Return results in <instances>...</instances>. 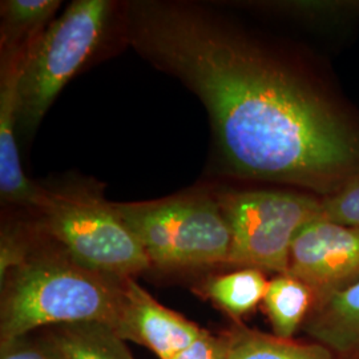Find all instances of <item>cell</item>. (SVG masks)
Returning <instances> with one entry per match:
<instances>
[{"label": "cell", "instance_id": "1", "mask_svg": "<svg viewBox=\"0 0 359 359\" xmlns=\"http://www.w3.org/2000/svg\"><path fill=\"white\" fill-rule=\"evenodd\" d=\"M123 36L204 104L240 177L333 194L359 175V133L292 67L200 6L132 1Z\"/></svg>", "mask_w": 359, "mask_h": 359}, {"label": "cell", "instance_id": "2", "mask_svg": "<svg viewBox=\"0 0 359 359\" xmlns=\"http://www.w3.org/2000/svg\"><path fill=\"white\" fill-rule=\"evenodd\" d=\"M51 244L31 245L25 258L0 276V342L68 323L99 322L115 329L126 278L87 269Z\"/></svg>", "mask_w": 359, "mask_h": 359}, {"label": "cell", "instance_id": "3", "mask_svg": "<svg viewBox=\"0 0 359 359\" xmlns=\"http://www.w3.org/2000/svg\"><path fill=\"white\" fill-rule=\"evenodd\" d=\"M32 212L36 229L87 269L133 278L152 268L139 238L116 210L88 188L47 189Z\"/></svg>", "mask_w": 359, "mask_h": 359}, {"label": "cell", "instance_id": "4", "mask_svg": "<svg viewBox=\"0 0 359 359\" xmlns=\"http://www.w3.org/2000/svg\"><path fill=\"white\" fill-rule=\"evenodd\" d=\"M152 268L198 269L228 264L231 236L216 194L188 193L144 203H115Z\"/></svg>", "mask_w": 359, "mask_h": 359}, {"label": "cell", "instance_id": "5", "mask_svg": "<svg viewBox=\"0 0 359 359\" xmlns=\"http://www.w3.org/2000/svg\"><path fill=\"white\" fill-rule=\"evenodd\" d=\"M118 6L76 0L56 18L27 52L19 81V126L32 132L65 84L102 46Z\"/></svg>", "mask_w": 359, "mask_h": 359}, {"label": "cell", "instance_id": "6", "mask_svg": "<svg viewBox=\"0 0 359 359\" xmlns=\"http://www.w3.org/2000/svg\"><path fill=\"white\" fill-rule=\"evenodd\" d=\"M231 236L229 265L287 274L295 236L321 215V200L283 191L216 194Z\"/></svg>", "mask_w": 359, "mask_h": 359}, {"label": "cell", "instance_id": "7", "mask_svg": "<svg viewBox=\"0 0 359 359\" xmlns=\"http://www.w3.org/2000/svg\"><path fill=\"white\" fill-rule=\"evenodd\" d=\"M287 274L311 290L314 305L359 281V229L314 219L290 249Z\"/></svg>", "mask_w": 359, "mask_h": 359}, {"label": "cell", "instance_id": "8", "mask_svg": "<svg viewBox=\"0 0 359 359\" xmlns=\"http://www.w3.org/2000/svg\"><path fill=\"white\" fill-rule=\"evenodd\" d=\"M114 330L124 341L148 347L158 358L170 359L205 329L161 305L133 278H126L124 299Z\"/></svg>", "mask_w": 359, "mask_h": 359}, {"label": "cell", "instance_id": "9", "mask_svg": "<svg viewBox=\"0 0 359 359\" xmlns=\"http://www.w3.org/2000/svg\"><path fill=\"white\" fill-rule=\"evenodd\" d=\"M34 43V41H32ZM1 46L0 67V196L8 205L34 209L41 187L27 179L16 144L19 81L31 44Z\"/></svg>", "mask_w": 359, "mask_h": 359}, {"label": "cell", "instance_id": "10", "mask_svg": "<svg viewBox=\"0 0 359 359\" xmlns=\"http://www.w3.org/2000/svg\"><path fill=\"white\" fill-rule=\"evenodd\" d=\"M304 330L338 359H359V281L314 305Z\"/></svg>", "mask_w": 359, "mask_h": 359}, {"label": "cell", "instance_id": "11", "mask_svg": "<svg viewBox=\"0 0 359 359\" xmlns=\"http://www.w3.org/2000/svg\"><path fill=\"white\" fill-rule=\"evenodd\" d=\"M41 337L65 359H135L126 341L105 323L52 326Z\"/></svg>", "mask_w": 359, "mask_h": 359}, {"label": "cell", "instance_id": "12", "mask_svg": "<svg viewBox=\"0 0 359 359\" xmlns=\"http://www.w3.org/2000/svg\"><path fill=\"white\" fill-rule=\"evenodd\" d=\"M226 359H338L321 344H302L261 333L236 322L221 334Z\"/></svg>", "mask_w": 359, "mask_h": 359}, {"label": "cell", "instance_id": "13", "mask_svg": "<svg viewBox=\"0 0 359 359\" xmlns=\"http://www.w3.org/2000/svg\"><path fill=\"white\" fill-rule=\"evenodd\" d=\"M269 281L264 271L255 268L219 274L209 278L203 285V294L225 311L236 322L245 314L253 311L264 302Z\"/></svg>", "mask_w": 359, "mask_h": 359}, {"label": "cell", "instance_id": "14", "mask_svg": "<svg viewBox=\"0 0 359 359\" xmlns=\"http://www.w3.org/2000/svg\"><path fill=\"white\" fill-rule=\"evenodd\" d=\"M313 304L311 290L293 276L278 274L270 280L264 306L274 335L293 339L298 327L306 321Z\"/></svg>", "mask_w": 359, "mask_h": 359}, {"label": "cell", "instance_id": "15", "mask_svg": "<svg viewBox=\"0 0 359 359\" xmlns=\"http://www.w3.org/2000/svg\"><path fill=\"white\" fill-rule=\"evenodd\" d=\"M57 0L1 1V46H25L35 41L55 20Z\"/></svg>", "mask_w": 359, "mask_h": 359}, {"label": "cell", "instance_id": "16", "mask_svg": "<svg viewBox=\"0 0 359 359\" xmlns=\"http://www.w3.org/2000/svg\"><path fill=\"white\" fill-rule=\"evenodd\" d=\"M318 219L359 229V175L337 192L322 198Z\"/></svg>", "mask_w": 359, "mask_h": 359}, {"label": "cell", "instance_id": "17", "mask_svg": "<svg viewBox=\"0 0 359 359\" xmlns=\"http://www.w3.org/2000/svg\"><path fill=\"white\" fill-rule=\"evenodd\" d=\"M0 359H65L40 335L0 342Z\"/></svg>", "mask_w": 359, "mask_h": 359}, {"label": "cell", "instance_id": "18", "mask_svg": "<svg viewBox=\"0 0 359 359\" xmlns=\"http://www.w3.org/2000/svg\"><path fill=\"white\" fill-rule=\"evenodd\" d=\"M170 359H226V348L219 335L204 330L193 344Z\"/></svg>", "mask_w": 359, "mask_h": 359}]
</instances>
